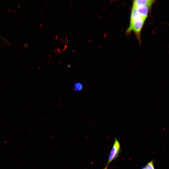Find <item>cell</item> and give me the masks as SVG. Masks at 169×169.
Masks as SVG:
<instances>
[{
    "label": "cell",
    "mask_w": 169,
    "mask_h": 169,
    "mask_svg": "<svg viewBox=\"0 0 169 169\" xmlns=\"http://www.w3.org/2000/svg\"><path fill=\"white\" fill-rule=\"evenodd\" d=\"M155 1L153 0H135L133 1L132 7L146 6L150 8Z\"/></svg>",
    "instance_id": "3"
},
{
    "label": "cell",
    "mask_w": 169,
    "mask_h": 169,
    "mask_svg": "<svg viewBox=\"0 0 169 169\" xmlns=\"http://www.w3.org/2000/svg\"><path fill=\"white\" fill-rule=\"evenodd\" d=\"M141 169H155L153 161L151 160L149 161L145 166Z\"/></svg>",
    "instance_id": "5"
},
{
    "label": "cell",
    "mask_w": 169,
    "mask_h": 169,
    "mask_svg": "<svg viewBox=\"0 0 169 169\" xmlns=\"http://www.w3.org/2000/svg\"><path fill=\"white\" fill-rule=\"evenodd\" d=\"M134 8H136L137 12L140 16L146 20L148 17L150 8L146 6H138Z\"/></svg>",
    "instance_id": "4"
},
{
    "label": "cell",
    "mask_w": 169,
    "mask_h": 169,
    "mask_svg": "<svg viewBox=\"0 0 169 169\" xmlns=\"http://www.w3.org/2000/svg\"><path fill=\"white\" fill-rule=\"evenodd\" d=\"M120 146L119 141L115 138L114 142L109 155L108 162L104 169H107L109 164L118 157L120 151Z\"/></svg>",
    "instance_id": "2"
},
{
    "label": "cell",
    "mask_w": 169,
    "mask_h": 169,
    "mask_svg": "<svg viewBox=\"0 0 169 169\" xmlns=\"http://www.w3.org/2000/svg\"><path fill=\"white\" fill-rule=\"evenodd\" d=\"M146 20L137 12L136 9L132 7L130 23L126 31L127 34L133 31L139 43H141V33Z\"/></svg>",
    "instance_id": "1"
}]
</instances>
